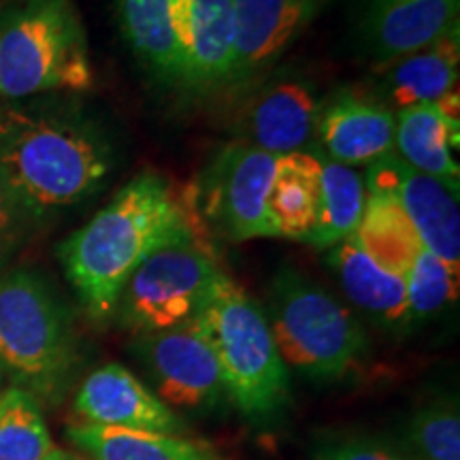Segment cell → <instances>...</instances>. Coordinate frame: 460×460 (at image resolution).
Listing matches in <instances>:
<instances>
[{
    "instance_id": "cell-20",
    "label": "cell",
    "mask_w": 460,
    "mask_h": 460,
    "mask_svg": "<svg viewBox=\"0 0 460 460\" xmlns=\"http://www.w3.org/2000/svg\"><path fill=\"white\" fill-rule=\"evenodd\" d=\"M329 264L349 303L379 329L405 332L416 324L405 284L371 261L358 239L348 237L341 243L332 245Z\"/></svg>"
},
{
    "instance_id": "cell-26",
    "label": "cell",
    "mask_w": 460,
    "mask_h": 460,
    "mask_svg": "<svg viewBox=\"0 0 460 460\" xmlns=\"http://www.w3.org/2000/svg\"><path fill=\"white\" fill-rule=\"evenodd\" d=\"M401 446L416 460H460L458 401L435 399L410 416Z\"/></svg>"
},
{
    "instance_id": "cell-3",
    "label": "cell",
    "mask_w": 460,
    "mask_h": 460,
    "mask_svg": "<svg viewBox=\"0 0 460 460\" xmlns=\"http://www.w3.org/2000/svg\"><path fill=\"white\" fill-rule=\"evenodd\" d=\"M92 85L88 39L71 0H20L0 13V99Z\"/></svg>"
},
{
    "instance_id": "cell-25",
    "label": "cell",
    "mask_w": 460,
    "mask_h": 460,
    "mask_svg": "<svg viewBox=\"0 0 460 460\" xmlns=\"http://www.w3.org/2000/svg\"><path fill=\"white\" fill-rule=\"evenodd\" d=\"M54 447L37 396L20 386L0 393V460H48Z\"/></svg>"
},
{
    "instance_id": "cell-23",
    "label": "cell",
    "mask_w": 460,
    "mask_h": 460,
    "mask_svg": "<svg viewBox=\"0 0 460 460\" xmlns=\"http://www.w3.org/2000/svg\"><path fill=\"white\" fill-rule=\"evenodd\" d=\"M320 163V214L307 243L318 250H331L360 228L367 209L365 177L352 166L339 164L314 147Z\"/></svg>"
},
{
    "instance_id": "cell-15",
    "label": "cell",
    "mask_w": 460,
    "mask_h": 460,
    "mask_svg": "<svg viewBox=\"0 0 460 460\" xmlns=\"http://www.w3.org/2000/svg\"><path fill=\"white\" fill-rule=\"evenodd\" d=\"M331 0H234V60L228 85L267 73Z\"/></svg>"
},
{
    "instance_id": "cell-27",
    "label": "cell",
    "mask_w": 460,
    "mask_h": 460,
    "mask_svg": "<svg viewBox=\"0 0 460 460\" xmlns=\"http://www.w3.org/2000/svg\"><path fill=\"white\" fill-rule=\"evenodd\" d=\"M314 460H416L401 444L369 433H329L312 447Z\"/></svg>"
},
{
    "instance_id": "cell-10",
    "label": "cell",
    "mask_w": 460,
    "mask_h": 460,
    "mask_svg": "<svg viewBox=\"0 0 460 460\" xmlns=\"http://www.w3.org/2000/svg\"><path fill=\"white\" fill-rule=\"evenodd\" d=\"M132 352L147 373L149 390L172 411L214 410L226 396L220 365L199 318L169 331L137 335Z\"/></svg>"
},
{
    "instance_id": "cell-6",
    "label": "cell",
    "mask_w": 460,
    "mask_h": 460,
    "mask_svg": "<svg viewBox=\"0 0 460 460\" xmlns=\"http://www.w3.org/2000/svg\"><path fill=\"white\" fill-rule=\"evenodd\" d=\"M0 360L34 396L60 393L73 367L75 341L66 309L31 271L0 275Z\"/></svg>"
},
{
    "instance_id": "cell-18",
    "label": "cell",
    "mask_w": 460,
    "mask_h": 460,
    "mask_svg": "<svg viewBox=\"0 0 460 460\" xmlns=\"http://www.w3.org/2000/svg\"><path fill=\"white\" fill-rule=\"evenodd\" d=\"M460 28L427 48L399 56L376 66V84L369 88L393 111L439 102L458 92Z\"/></svg>"
},
{
    "instance_id": "cell-4",
    "label": "cell",
    "mask_w": 460,
    "mask_h": 460,
    "mask_svg": "<svg viewBox=\"0 0 460 460\" xmlns=\"http://www.w3.org/2000/svg\"><path fill=\"white\" fill-rule=\"evenodd\" d=\"M199 322L214 348L230 402L247 418L281 410L290 394V373L261 305L222 273Z\"/></svg>"
},
{
    "instance_id": "cell-19",
    "label": "cell",
    "mask_w": 460,
    "mask_h": 460,
    "mask_svg": "<svg viewBox=\"0 0 460 460\" xmlns=\"http://www.w3.org/2000/svg\"><path fill=\"white\" fill-rule=\"evenodd\" d=\"M458 92L439 102L396 111L394 154L424 175L435 177L458 194L460 169L452 156L458 147Z\"/></svg>"
},
{
    "instance_id": "cell-12",
    "label": "cell",
    "mask_w": 460,
    "mask_h": 460,
    "mask_svg": "<svg viewBox=\"0 0 460 460\" xmlns=\"http://www.w3.org/2000/svg\"><path fill=\"white\" fill-rule=\"evenodd\" d=\"M324 99L314 82L278 77L247 94L234 115V132L247 146L286 156L315 147L320 109Z\"/></svg>"
},
{
    "instance_id": "cell-30",
    "label": "cell",
    "mask_w": 460,
    "mask_h": 460,
    "mask_svg": "<svg viewBox=\"0 0 460 460\" xmlns=\"http://www.w3.org/2000/svg\"><path fill=\"white\" fill-rule=\"evenodd\" d=\"M4 373H7V371H4V365H3V360H0V382H3Z\"/></svg>"
},
{
    "instance_id": "cell-29",
    "label": "cell",
    "mask_w": 460,
    "mask_h": 460,
    "mask_svg": "<svg viewBox=\"0 0 460 460\" xmlns=\"http://www.w3.org/2000/svg\"><path fill=\"white\" fill-rule=\"evenodd\" d=\"M48 460H88V458L79 456V454H73L68 450H62V447H54V452L49 454Z\"/></svg>"
},
{
    "instance_id": "cell-16",
    "label": "cell",
    "mask_w": 460,
    "mask_h": 460,
    "mask_svg": "<svg viewBox=\"0 0 460 460\" xmlns=\"http://www.w3.org/2000/svg\"><path fill=\"white\" fill-rule=\"evenodd\" d=\"M75 413L84 424L143 433H183V422L135 373L109 362L92 371L75 396Z\"/></svg>"
},
{
    "instance_id": "cell-21",
    "label": "cell",
    "mask_w": 460,
    "mask_h": 460,
    "mask_svg": "<svg viewBox=\"0 0 460 460\" xmlns=\"http://www.w3.org/2000/svg\"><path fill=\"white\" fill-rule=\"evenodd\" d=\"M320 163L314 149L279 156L267 197L273 237L307 243L320 214Z\"/></svg>"
},
{
    "instance_id": "cell-17",
    "label": "cell",
    "mask_w": 460,
    "mask_h": 460,
    "mask_svg": "<svg viewBox=\"0 0 460 460\" xmlns=\"http://www.w3.org/2000/svg\"><path fill=\"white\" fill-rule=\"evenodd\" d=\"M460 0H365L360 31L377 65L458 31Z\"/></svg>"
},
{
    "instance_id": "cell-22",
    "label": "cell",
    "mask_w": 460,
    "mask_h": 460,
    "mask_svg": "<svg viewBox=\"0 0 460 460\" xmlns=\"http://www.w3.org/2000/svg\"><path fill=\"white\" fill-rule=\"evenodd\" d=\"M68 441L88 460H226L214 446L181 435L71 424Z\"/></svg>"
},
{
    "instance_id": "cell-14",
    "label": "cell",
    "mask_w": 460,
    "mask_h": 460,
    "mask_svg": "<svg viewBox=\"0 0 460 460\" xmlns=\"http://www.w3.org/2000/svg\"><path fill=\"white\" fill-rule=\"evenodd\" d=\"M396 115L367 85H345L324 99L315 147L345 166H369L394 152Z\"/></svg>"
},
{
    "instance_id": "cell-7",
    "label": "cell",
    "mask_w": 460,
    "mask_h": 460,
    "mask_svg": "<svg viewBox=\"0 0 460 460\" xmlns=\"http://www.w3.org/2000/svg\"><path fill=\"white\" fill-rule=\"evenodd\" d=\"M222 273L203 241L163 247L130 275L113 315L135 335L188 324L203 314Z\"/></svg>"
},
{
    "instance_id": "cell-28",
    "label": "cell",
    "mask_w": 460,
    "mask_h": 460,
    "mask_svg": "<svg viewBox=\"0 0 460 460\" xmlns=\"http://www.w3.org/2000/svg\"><path fill=\"white\" fill-rule=\"evenodd\" d=\"M26 220L28 217L24 216V211L20 209L3 175H0V262L11 254V250L20 241Z\"/></svg>"
},
{
    "instance_id": "cell-9",
    "label": "cell",
    "mask_w": 460,
    "mask_h": 460,
    "mask_svg": "<svg viewBox=\"0 0 460 460\" xmlns=\"http://www.w3.org/2000/svg\"><path fill=\"white\" fill-rule=\"evenodd\" d=\"M279 156L233 141L207 166L197 200L188 199L217 233L230 241L273 237L267 197Z\"/></svg>"
},
{
    "instance_id": "cell-8",
    "label": "cell",
    "mask_w": 460,
    "mask_h": 460,
    "mask_svg": "<svg viewBox=\"0 0 460 460\" xmlns=\"http://www.w3.org/2000/svg\"><path fill=\"white\" fill-rule=\"evenodd\" d=\"M354 237L371 261L405 284L416 322L456 303L460 275L450 271L424 245L411 222L390 199L369 194Z\"/></svg>"
},
{
    "instance_id": "cell-24",
    "label": "cell",
    "mask_w": 460,
    "mask_h": 460,
    "mask_svg": "<svg viewBox=\"0 0 460 460\" xmlns=\"http://www.w3.org/2000/svg\"><path fill=\"white\" fill-rule=\"evenodd\" d=\"M122 34L143 68L163 85H177L169 0H115Z\"/></svg>"
},
{
    "instance_id": "cell-13",
    "label": "cell",
    "mask_w": 460,
    "mask_h": 460,
    "mask_svg": "<svg viewBox=\"0 0 460 460\" xmlns=\"http://www.w3.org/2000/svg\"><path fill=\"white\" fill-rule=\"evenodd\" d=\"M177 85L205 94L228 85L234 60V0H169Z\"/></svg>"
},
{
    "instance_id": "cell-5",
    "label": "cell",
    "mask_w": 460,
    "mask_h": 460,
    "mask_svg": "<svg viewBox=\"0 0 460 460\" xmlns=\"http://www.w3.org/2000/svg\"><path fill=\"white\" fill-rule=\"evenodd\" d=\"M267 320L286 367L314 382L348 377L369 352L358 318L296 269L275 275Z\"/></svg>"
},
{
    "instance_id": "cell-11",
    "label": "cell",
    "mask_w": 460,
    "mask_h": 460,
    "mask_svg": "<svg viewBox=\"0 0 460 460\" xmlns=\"http://www.w3.org/2000/svg\"><path fill=\"white\" fill-rule=\"evenodd\" d=\"M367 194L386 197L405 214L420 239L447 269L460 275L458 194L424 175L394 152L367 166Z\"/></svg>"
},
{
    "instance_id": "cell-2",
    "label": "cell",
    "mask_w": 460,
    "mask_h": 460,
    "mask_svg": "<svg viewBox=\"0 0 460 460\" xmlns=\"http://www.w3.org/2000/svg\"><path fill=\"white\" fill-rule=\"evenodd\" d=\"M111 169V143L90 119L0 102V175L28 220L82 203Z\"/></svg>"
},
{
    "instance_id": "cell-1",
    "label": "cell",
    "mask_w": 460,
    "mask_h": 460,
    "mask_svg": "<svg viewBox=\"0 0 460 460\" xmlns=\"http://www.w3.org/2000/svg\"><path fill=\"white\" fill-rule=\"evenodd\" d=\"M203 241L194 209L158 172L126 183L92 220L60 245V261L94 322L113 318L126 281L163 247Z\"/></svg>"
}]
</instances>
